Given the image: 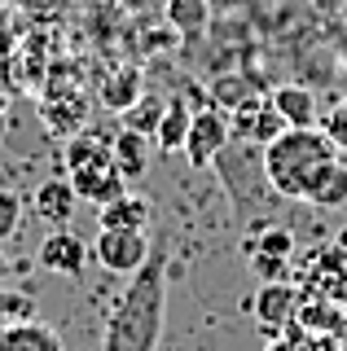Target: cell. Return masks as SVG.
I'll use <instances>...</instances> for the list:
<instances>
[{
	"mask_svg": "<svg viewBox=\"0 0 347 351\" xmlns=\"http://www.w3.org/2000/svg\"><path fill=\"white\" fill-rule=\"evenodd\" d=\"M163 316H167V259L149 255V263L128 281L106 316L101 351H158Z\"/></svg>",
	"mask_w": 347,
	"mask_h": 351,
	"instance_id": "6da1fadb",
	"label": "cell"
},
{
	"mask_svg": "<svg viewBox=\"0 0 347 351\" xmlns=\"http://www.w3.org/2000/svg\"><path fill=\"white\" fill-rule=\"evenodd\" d=\"M343 162L325 128H286L273 145H264V176L281 197L312 202L317 184Z\"/></svg>",
	"mask_w": 347,
	"mask_h": 351,
	"instance_id": "7a4b0ae2",
	"label": "cell"
},
{
	"mask_svg": "<svg viewBox=\"0 0 347 351\" xmlns=\"http://www.w3.org/2000/svg\"><path fill=\"white\" fill-rule=\"evenodd\" d=\"M149 255H154V246H149L145 228H97L93 259L115 277H136L149 263Z\"/></svg>",
	"mask_w": 347,
	"mask_h": 351,
	"instance_id": "3957f363",
	"label": "cell"
},
{
	"mask_svg": "<svg viewBox=\"0 0 347 351\" xmlns=\"http://www.w3.org/2000/svg\"><path fill=\"white\" fill-rule=\"evenodd\" d=\"M242 255L264 281H286V259L295 255V237L281 224H259L242 237Z\"/></svg>",
	"mask_w": 347,
	"mask_h": 351,
	"instance_id": "277c9868",
	"label": "cell"
},
{
	"mask_svg": "<svg viewBox=\"0 0 347 351\" xmlns=\"http://www.w3.org/2000/svg\"><path fill=\"white\" fill-rule=\"evenodd\" d=\"M229 141H233L229 110L211 101V106L193 110V128H189V141H185V158L193 162V167H211V162L224 154Z\"/></svg>",
	"mask_w": 347,
	"mask_h": 351,
	"instance_id": "5b68a950",
	"label": "cell"
},
{
	"mask_svg": "<svg viewBox=\"0 0 347 351\" xmlns=\"http://www.w3.org/2000/svg\"><path fill=\"white\" fill-rule=\"evenodd\" d=\"M251 312H255V321H259L264 334H277V329L295 325V316H299V290L290 281H264L255 290V299H251Z\"/></svg>",
	"mask_w": 347,
	"mask_h": 351,
	"instance_id": "8992f818",
	"label": "cell"
},
{
	"mask_svg": "<svg viewBox=\"0 0 347 351\" xmlns=\"http://www.w3.org/2000/svg\"><path fill=\"white\" fill-rule=\"evenodd\" d=\"M229 123H233V136H246V141H255V145H273L281 132H286V119L277 114V106L259 101V97L237 101L229 110Z\"/></svg>",
	"mask_w": 347,
	"mask_h": 351,
	"instance_id": "52a82bcc",
	"label": "cell"
},
{
	"mask_svg": "<svg viewBox=\"0 0 347 351\" xmlns=\"http://www.w3.org/2000/svg\"><path fill=\"white\" fill-rule=\"evenodd\" d=\"M88 255H93V246H84L71 228H53V233L40 241V268L58 272V277H84Z\"/></svg>",
	"mask_w": 347,
	"mask_h": 351,
	"instance_id": "ba28073f",
	"label": "cell"
},
{
	"mask_svg": "<svg viewBox=\"0 0 347 351\" xmlns=\"http://www.w3.org/2000/svg\"><path fill=\"white\" fill-rule=\"evenodd\" d=\"M71 189L93 206H106L115 197L128 193V180L115 171V162H93V167H75L71 171Z\"/></svg>",
	"mask_w": 347,
	"mask_h": 351,
	"instance_id": "9c48e42d",
	"label": "cell"
},
{
	"mask_svg": "<svg viewBox=\"0 0 347 351\" xmlns=\"http://www.w3.org/2000/svg\"><path fill=\"white\" fill-rule=\"evenodd\" d=\"M0 351H62L58 329L45 321H14V325H0Z\"/></svg>",
	"mask_w": 347,
	"mask_h": 351,
	"instance_id": "30bf717a",
	"label": "cell"
},
{
	"mask_svg": "<svg viewBox=\"0 0 347 351\" xmlns=\"http://www.w3.org/2000/svg\"><path fill=\"white\" fill-rule=\"evenodd\" d=\"M75 202H80V193L71 189V180H45L36 189V215L45 219V224L53 228H67L71 224V215H75Z\"/></svg>",
	"mask_w": 347,
	"mask_h": 351,
	"instance_id": "8fae6325",
	"label": "cell"
},
{
	"mask_svg": "<svg viewBox=\"0 0 347 351\" xmlns=\"http://www.w3.org/2000/svg\"><path fill=\"white\" fill-rule=\"evenodd\" d=\"M110 162H115V171L123 176L128 184L141 180L149 167V136H141V132H119V136L110 141Z\"/></svg>",
	"mask_w": 347,
	"mask_h": 351,
	"instance_id": "7c38bea8",
	"label": "cell"
},
{
	"mask_svg": "<svg viewBox=\"0 0 347 351\" xmlns=\"http://www.w3.org/2000/svg\"><path fill=\"white\" fill-rule=\"evenodd\" d=\"M40 119H45L49 132H58V136L71 141L80 128H88V106H84L80 93H71V97H49V101L40 106Z\"/></svg>",
	"mask_w": 347,
	"mask_h": 351,
	"instance_id": "4fadbf2b",
	"label": "cell"
},
{
	"mask_svg": "<svg viewBox=\"0 0 347 351\" xmlns=\"http://www.w3.org/2000/svg\"><path fill=\"white\" fill-rule=\"evenodd\" d=\"M268 101L277 106V114L286 119V128H317V97H312L308 88L281 84V88H273Z\"/></svg>",
	"mask_w": 347,
	"mask_h": 351,
	"instance_id": "5bb4252c",
	"label": "cell"
},
{
	"mask_svg": "<svg viewBox=\"0 0 347 351\" xmlns=\"http://www.w3.org/2000/svg\"><path fill=\"white\" fill-rule=\"evenodd\" d=\"M149 211L154 206L136 193H123L115 202L97 206V228H149Z\"/></svg>",
	"mask_w": 347,
	"mask_h": 351,
	"instance_id": "9a60e30c",
	"label": "cell"
},
{
	"mask_svg": "<svg viewBox=\"0 0 347 351\" xmlns=\"http://www.w3.org/2000/svg\"><path fill=\"white\" fill-rule=\"evenodd\" d=\"M189 128H193V106L189 101H167V110H163V119H158V132H154V145L163 154H176V149H185V141H189Z\"/></svg>",
	"mask_w": 347,
	"mask_h": 351,
	"instance_id": "2e32d148",
	"label": "cell"
},
{
	"mask_svg": "<svg viewBox=\"0 0 347 351\" xmlns=\"http://www.w3.org/2000/svg\"><path fill=\"white\" fill-rule=\"evenodd\" d=\"M141 71L136 66H119L115 75H106L101 80V101H106V110H115V114H123L128 106H136L141 101Z\"/></svg>",
	"mask_w": 347,
	"mask_h": 351,
	"instance_id": "e0dca14e",
	"label": "cell"
},
{
	"mask_svg": "<svg viewBox=\"0 0 347 351\" xmlns=\"http://www.w3.org/2000/svg\"><path fill=\"white\" fill-rule=\"evenodd\" d=\"M115 141V136H110ZM110 141L93 128H80L75 136L67 141V171L75 167H93V162H110Z\"/></svg>",
	"mask_w": 347,
	"mask_h": 351,
	"instance_id": "ac0fdd59",
	"label": "cell"
},
{
	"mask_svg": "<svg viewBox=\"0 0 347 351\" xmlns=\"http://www.w3.org/2000/svg\"><path fill=\"white\" fill-rule=\"evenodd\" d=\"M163 110H167V101H163V97H149V93H145L136 106H128L119 119H123V128H128V132H141V136H149V141H154Z\"/></svg>",
	"mask_w": 347,
	"mask_h": 351,
	"instance_id": "d6986e66",
	"label": "cell"
},
{
	"mask_svg": "<svg viewBox=\"0 0 347 351\" xmlns=\"http://www.w3.org/2000/svg\"><path fill=\"white\" fill-rule=\"evenodd\" d=\"M36 316V299L23 290H9L0 285V325H14V321H31Z\"/></svg>",
	"mask_w": 347,
	"mask_h": 351,
	"instance_id": "ffe728a7",
	"label": "cell"
},
{
	"mask_svg": "<svg viewBox=\"0 0 347 351\" xmlns=\"http://www.w3.org/2000/svg\"><path fill=\"white\" fill-rule=\"evenodd\" d=\"M167 18L176 22L180 31H202V22H207V5L202 0H171V9H167Z\"/></svg>",
	"mask_w": 347,
	"mask_h": 351,
	"instance_id": "44dd1931",
	"label": "cell"
},
{
	"mask_svg": "<svg viewBox=\"0 0 347 351\" xmlns=\"http://www.w3.org/2000/svg\"><path fill=\"white\" fill-rule=\"evenodd\" d=\"M23 228V197L14 189H0V241H9Z\"/></svg>",
	"mask_w": 347,
	"mask_h": 351,
	"instance_id": "7402d4cb",
	"label": "cell"
},
{
	"mask_svg": "<svg viewBox=\"0 0 347 351\" xmlns=\"http://www.w3.org/2000/svg\"><path fill=\"white\" fill-rule=\"evenodd\" d=\"M325 136H330V141H334V149H339L343 158H347V97L330 110V114H325Z\"/></svg>",
	"mask_w": 347,
	"mask_h": 351,
	"instance_id": "603a6c76",
	"label": "cell"
},
{
	"mask_svg": "<svg viewBox=\"0 0 347 351\" xmlns=\"http://www.w3.org/2000/svg\"><path fill=\"white\" fill-rule=\"evenodd\" d=\"M5 277H9V259H5V250H0V285H5Z\"/></svg>",
	"mask_w": 347,
	"mask_h": 351,
	"instance_id": "cb8c5ba5",
	"label": "cell"
},
{
	"mask_svg": "<svg viewBox=\"0 0 347 351\" xmlns=\"http://www.w3.org/2000/svg\"><path fill=\"white\" fill-rule=\"evenodd\" d=\"M343 246H347V228H343Z\"/></svg>",
	"mask_w": 347,
	"mask_h": 351,
	"instance_id": "d4e9b609",
	"label": "cell"
}]
</instances>
